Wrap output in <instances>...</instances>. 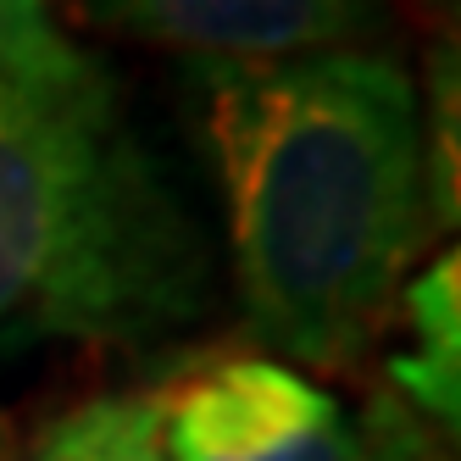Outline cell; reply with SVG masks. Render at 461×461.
I'll use <instances>...</instances> for the list:
<instances>
[{
  "mask_svg": "<svg viewBox=\"0 0 461 461\" xmlns=\"http://www.w3.org/2000/svg\"><path fill=\"white\" fill-rule=\"evenodd\" d=\"M245 328L284 367H356L422 222L417 84L384 50L189 61Z\"/></svg>",
  "mask_w": 461,
  "mask_h": 461,
  "instance_id": "obj_1",
  "label": "cell"
},
{
  "mask_svg": "<svg viewBox=\"0 0 461 461\" xmlns=\"http://www.w3.org/2000/svg\"><path fill=\"white\" fill-rule=\"evenodd\" d=\"M212 245L106 61L0 78V356L167 345L212 312Z\"/></svg>",
  "mask_w": 461,
  "mask_h": 461,
  "instance_id": "obj_2",
  "label": "cell"
},
{
  "mask_svg": "<svg viewBox=\"0 0 461 461\" xmlns=\"http://www.w3.org/2000/svg\"><path fill=\"white\" fill-rule=\"evenodd\" d=\"M167 461H428L411 411L356 422L322 384L273 356H228L156 394Z\"/></svg>",
  "mask_w": 461,
  "mask_h": 461,
  "instance_id": "obj_3",
  "label": "cell"
},
{
  "mask_svg": "<svg viewBox=\"0 0 461 461\" xmlns=\"http://www.w3.org/2000/svg\"><path fill=\"white\" fill-rule=\"evenodd\" d=\"M117 34L189 61H289L361 50L389 28V0H84Z\"/></svg>",
  "mask_w": 461,
  "mask_h": 461,
  "instance_id": "obj_4",
  "label": "cell"
},
{
  "mask_svg": "<svg viewBox=\"0 0 461 461\" xmlns=\"http://www.w3.org/2000/svg\"><path fill=\"white\" fill-rule=\"evenodd\" d=\"M401 301L411 345L389 356V384L445 456L461 461V234Z\"/></svg>",
  "mask_w": 461,
  "mask_h": 461,
  "instance_id": "obj_5",
  "label": "cell"
},
{
  "mask_svg": "<svg viewBox=\"0 0 461 461\" xmlns=\"http://www.w3.org/2000/svg\"><path fill=\"white\" fill-rule=\"evenodd\" d=\"M422 222L461 234V17H450L422 56Z\"/></svg>",
  "mask_w": 461,
  "mask_h": 461,
  "instance_id": "obj_6",
  "label": "cell"
},
{
  "mask_svg": "<svg viewBox=\"0 0 461 461\" xmlns=\"http://www.w3.org/2000/svg\"><path fill=\"white\" fill-rule=\"evenodd\" d=\"M28 461H167L156 394H101L61 411L34 439Z\"/></svg>",
  "mask_w": 461,
  "mask_h": 461,
  "instance_id": "obj_7",
  "label": "cell"
},
{
  "mask_svg": "<svg viewBox=\"0 0 461 461\" xmlns=\"http://www.w3.org/2000/svg\"><path fill=\"white\" fill-rule=\"evenodd\" d=\"M68 50V34L50 17V0H0V78L40 68Z\"/></svg>",
  "mask_w": 461,
  "mask_h": 461,
  "instance_id": "obj_8",
  "label": "cell"
},
{
  "mask_svg": "<svg viewBox=\"0 0 461 461\" xmlns=\"http://www.w3.org/2000/svg\"><path fill=\"white\" fill-rule=\"evenodd\" d=\"M0 461H12V428H6V411H0Z\"/></svg>",
  "mask_w": 461,
  "mask_h": 461,
  "instance_id": "obj_9",
  "label": "cell"
},
{
  "mask_svg": "<svg viewBox=\"0 0 461 461\" xmlns=\"http://www.w3.org/2000/svg\"><path fill=\"white\" fill-rule=\"evenodd\" d=\"M428 461H445V456H439V450H434V456H428Z\"/></svg>",
  "mask_w": 461,
  "mask_h": 461,
  "instance_id": "obj_10",
  "label": "cell"
}]
</instances>
